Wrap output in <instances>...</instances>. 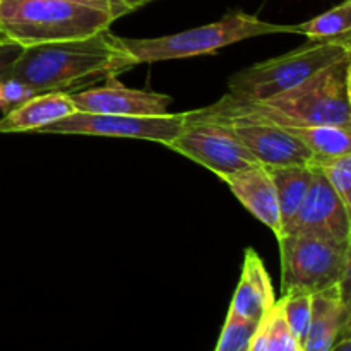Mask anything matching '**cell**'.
Instances as JSON below:
<instances>
[{"label": "cell", "instance_id": "1", "mask_svg": "<svg viewBox=\"0 0 351 351\" xmlns=\"http://www.w3.org/2000/svg\"><path fill=\"white\" fill-rule=\"evenodd\" d=\"M351 57L328 65L297 88L267 101H249L226 93L204 108L184 113L185 122L257 117L283 127H351Z\"/></svg>", "mask_w": 351, "mask_h": 351}, {"label": "cell", "instance_id": "2", "mask_svg": "<svg viewBox=\"0 0 351 351\" xmlns=\"http://www.w3.org/2000/svg\"><path fill=\"white\" fill-rule=\"evenodd\" d=\"M136 65L137 62L123 47L122 38L103 29L82 40L21 48L0 72V81L14 79L40 95L117 75Z\"/></svg>", "mask_w": 351, "mask_h": 351}, {"label": "cell", "instance_id": "3", "mask_svg": "<svg viewBox=\"0 0 351 351\" xmlns=\"http://www.w3.org/2000/svg\"><path fill=\"white\" fill-rule=\"evenodd\" d=\"M127 12L110 0H0V34L19 48L82 40Z\"/></svg>", "mask_w": 351, "mask_h": 351}, {"label": "cell", "instance_id": "4", "mask_svg": "<svg viewBox=\"0 0 351 351\" xmlns=\"http://www.w3.org/2000/svg\"><path fill=\"white\" fill-rule=\"evenodd\" d=\"M278 33H293V24L267 23L254 14L237 10L226 14L216 23L194 29L160 38H122V43L139 65L216 53L223 47L237 41Z\"/></svg>", "mask_w": 351, "mask_h": 351}, {"label": "cell", "instance_id": "5", "mask_svg": "<svg viewBox=\"0 0 351 351\" xmlns=\"http://www.w3.org/2000/svg\"><path fill=\"white\" fill-rule=\"evenodd\" d=\"M346 57H351V38L308 41L297 50L233 74L228 81V91L240 99L267 101Z\"/></svg>", "mask_w": 351, "mask_h": 351}, {"label": "cell", "instance_id": "6", "mask_svg": "<svg viewBox=\"0 0 351 351\" xmlns=\"http://www.w3.org/2000/svg\"><path fill=\"white\" fill-rule=\"evenodd\" d=\"M280 252L283 295H315L341 283L351 271V240L291 233L280 240Z\"/></svg>", "mask_w": 351, "mask_h": 351}, {"label": "cell", "instance_id": "7", "mask_svg": "<svg viewBox=\"0 0 351 351\" xmlns=\"http://www.w3.org/2000/svg\"><path fill=\"white\" fill-rule=\"evenodd\" d=\"M185 125L184 113H165L158 117L134 115H103V113H71L65 119L57 120L43 127V134H65V136H101L143 139L168 144L182 132Z\"/></svg>", "mask_w": 351, "mask_h": 351}, {"label": "cell", "instance_id": "8", "mask_svg": "<svg viewBox=\"0 0 351 351\" xmlns=\"http://www.w3.org/2000/svg\"><path fill=\"white\" fill-rule=\"evenodd\" d=\"M168 147L226 178L257 165L256 158L240 143L226 123L185 122L182 132Z\"/></svg>", "mask_w": 351, "mask_h": 351}, {"label": "cell", "instance_id": "9", "mask_svg": "<svg viewBox=\"0 0 351 351\" xmlns=\"http://www.w3.org/2000/svg\"><path fill=\"white\" fill-rule=\"evenodd\" d=\"M206 122L226 123L240 143L250 151L257 163L263 167H287L307 165L312 153L295 137L287 127L257 117H232Z\"/></svg>", "mask_w": 351, "mask_h": 351}, {"label": "cell", "instance_id": "10", "mask_svg": "<svg viewBox=\"0 0 351 351\" xmlns=\"http://www.w3.org/2000/svg\"><path fill=\"white\" fill-rule=\"evenodd\" d=\"M312 168V167H311ZM311 189L298 209L297 216L283 230V235L307 233L322 239L345 242L351 240V213L321 171L312 168Z\"/></svg>", "mask_w": 351, "mask_h": 351}, {"label": "cell", "instance_id": "11", "mask_svg": "<svg viewBox=\"0 0 351 351\" xmlns=\"http://www.w3.org/2000/svg\"><path fill=\"white\" fill-rule=\"evenodd\" d=\"M105 86L69 93L77 112L103 115L158 117L168 113L173 99L163 93L127 88L117 75H106Z\"/></svg>", "mask_w": 351, "mask_h": 351}, {"label": "cell", "instance_id": "12", "mask_svg": "<svg viewBox=\"0 0 351 351\" xmlns=\"http://www.w3.org/2000/svg\"><path fill=\"white\" fill-rule=\"evenodd\" d=\"M350 297L339 285L312 295V315L302 350L329 351L339 339L350 336Z\"/></svg>", "mask_w": 351, "mask_h": 351}, {"label": "cell", "instance_id": "13", "mask_svg": "<svg viewBox=\"0 0 351 351\" xmlns=\"http://www.w3.org/2000/svg\"><path fill=\"white\" fill-rule=\"evenodd\" d=\"M223 180L228 184L233 195L252 213V216L264 223L276 235L278 240L283 239L276 191H274L273 180H271L266 167L257 163L240 173L223 178Z\"/></svg>", "mask_w": 351, "mask_h": 351}, {"label": "cell", "instance_id": "14", "mask_svg": "<svg viewBox=\"0 0 351 351\" xmlns=\"http://www.w3.org/2000/svg\"><path fill=\"white\" fill-rule=\"evenodd\" d=\"M274 304H276V298H274L269 274H267L259 254L254 249H247L242 276H240L239 287L233 295L228 312L259 324Z\"/></svg>", "mask_w": 351, "mask_h": 351}, {"label": "cell", "instance_id": "15", "mask_svg": "<svg viewBox=\"0 0 351 351\" xmlns=\"http://www.w3.org/2000/svg\"><path fill=\"white\" fill-rule=\"evenodd\" d=\"M75 112L69 93L51 91L31 96L21 105L10 108L0 119V134L40 132L43 127L65 119Z\"/></svg>", "mask_w": 351, "mask_h": 351}, {"label": "cell", "instance_id": "16", "mask_svg": "<svg viewBox=\"0 0 351 351\" xmlns=\"http://www.w3.org/2000/svg\"><path fill=\"white\" fill-rule=\"evenodd\" d=\"M280 208L281 226L283 230L297 216L308 189H311L314 171L308 165H287V167H266Z\"/></svg>", "mask_w": 351, "mask_h": 351}, {"label": "cell", "instance_id": "17", "mask_svg": "<svg viewBox=\"0 0 351 351\" xmlns=\"http://www.w3.org/2000/svg\"><path fill=\"white\" fill-rule=\"evenodd\" d=\"M287 129L302 141L312 156H338L351 153V127L298 125Z\"/></svg>", "mask_w": 351, "mask_h": 351}, {"label": "cell", "instance_id": "18", "mask_svg": "<svg viewBox=\"0 0 351 351\" xmlns=\"http://www.w3.org/2000/svg\"><path fill=\"white\" fill-rule=\"evenodd\" d=\"M293 33L304 34L308 41L351 38V0H343L341 3L307 23L293 24Z\"/></svg>", "mask_w": 351, "mask_h": 351}, {"label": "cell", "instance_id": "19", "mask_svg": "<svg viewBox=\"0 0 351 351\" xmlns=\"http://www.w3.org/2000/svg\"><path fill=\"white\" fill-rule=\"evenodd\" d=\"M308 167L324 175L332 191L351 209V153L338 156H311Z\"/></svg>", "mask_w": 351, "mask_h": 351}, {"label": "cell", "instance_id": "20", "mask_svg": "<svg viewBox=\"0 0 351 351\" xmlns=\"http://www.w3.org/2000/svg\"><path fill=\"white\" fill-rule=\"evenodd\" d=\"M280 302L281 307H283L285 321H287L291 336L297 339L298 345L304 346L305 336H307L308 331V324H311L312 295H283V298Z\"/></svg>", "mask_w": 351, "mask_h": 351}, {"label": "cell", "instance_id": "21", "mask_svg": "<svg viewBox=\"0 0 351 351\" xmlns=\"http://www.w3.org/2000/svg\"><path fill=\"white\" fill-rule=\"evenodd\" d=\"M256 322L247 321L239 315H226L221 336L215 351H249L252 336L257 329Z\"/></svg>", "mask_w": 351, "mask_h": 351}, {"label": "cell", "instance_id": "22", "mask_svg": "<svg viewBox=\"0 0 351 351\" xmlns=\"http://www.w3.org/2000/svg\"><path fill=\"white\" fill-rule=\"evenodd\" d=\"M266 351H304L288 329L280 300L267 312Z\"/></svg>", "mask_w": 351, "mask_h": 351}, {"label": "cell", "instance_id": "23", "mask_svg": "<svg viewBox=\"0 0 351 351\" xmlns=\"http://www.w3.org/2000/svg\"><path fill=\"white\" fill-rule=\"evenodd\" d=\"M34 95L36 93L24 86L23 82H17L14 79H3L0 81V110L9 112L10 108L21 105Z\"/></svg>", "mask_w": 351, "mask_h": 351}, {"label": "cell", "instance_id": "24", "mask_svg": "<svg viewBox=\"0 0 351 351\" xmlns=\"http://www.w3.org/2000/svg\"><path fill=\"white\" fill-rule=\"evenodd\" d=\"M14 47H17V45L10 43V41H7L5 38L0 34V72H2L3 69L10 64V60H7L5 57H7V50H10V48H14Z\"/></svg>", "mask_w": 351, "mask_h": 351}, {"label": "cell", "instance_id": "25", "mask_svg": "<svg viewBox=\"0 0 351 351\" xmlns=\"http://www.w3.org/2000/svg\"><path fill=\"white\" fill-rule=\"evenodd\" d=\"M329 351H351V336H346V338L339 339L335 346H332Z\"/></svg>", "mask_w": 351, "mask_h": 351}, {"label": "cell", "instance_id": "26", "mask_svg": "<svg viewBox=\"0 0 351 351\" xmlns=\"http://www.w3.org/2000/svg\"><path fill=\"white\" fill-rule=\"evenodd\" d=\"M120 2H122L129 10H136L139 9V7H143L144 3H146V0H120Z\"/></svg>", "mask_w": 351, "mask_h": 351}, {"label": "cell", "instance_id": "27", "mask_svg": "<svg viewBox=\"0 0 351 351\" xmlns=\"http://www.w3.org/2000/svg\"><path fill=\"white\" fill-rule=\"evenodd\" d=\"M110 2H113V3H119V5H123V3L120 2V0H110ZM123 7H125V5H123Z\"/></svg>", "mask_w": 351, "mask_h": 351}, {"label": "cell", "instance_id": "28", "mask_svg": "<svg viewBox=\"0 0 351 351\" xmlns=\"http://www.w3.org/2000/svg\"><path fill=\"white\" fill-rule=\"evenodd\" d=\"M147 2H151V0H146V3H147Z\"/></svg>", "mask_w": 351, "mask_h": 351}]
</instances>
